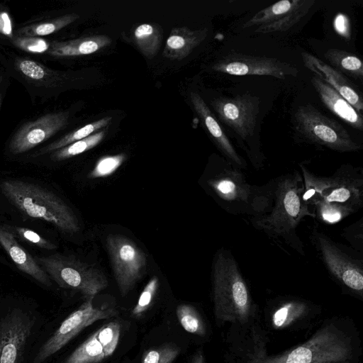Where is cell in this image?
<instances>
[{"label":"cell","instance_id":"1","mask_svg":"<svg viewBox=\"0 0 363 363\" xmlns=\"http://www.w3.org/2000/svg\"><path fill=\"white\" fill-rule=\"evenodd\" d=\"M228 340L230 363H359L362 354L357 327L342 315L322 320L307 340L276 354L267 352L269 338L261 324Z\"/></svg>","mask_w":363,"mask_h":363},{"label":"cell","instance_id":"2","mask_svg":"<svg viewBox=\"0 0 363 363\" xmlns=\"http://www.w3.org/2000/svg\"><path fill=\"white\" fill-rule=\"evenodd\" d=\"M212 301L216 324H230L229 333H248L260 323L258 305L250 287L230 250L219 249L214 257Z\"/></svg>","mask_w":363,"mask_h":363},{"label":"cell","instance_id":"3","mask_svg":"<svg viewBox=\"0 0 363 363\" xmlns=\"http://www.w3.org/2000/svg\"><path fill=\"white\" fill-rule=\"evenodd\" d=\"M272 204L270 211L249 218L250 224L272 239L283 241L305 257L304 246L296 230L307 217L315 216L303 200L301 174L295 170L272 179Z\"/></svg>","mask_w":363,"mask_h":363},{"label":"cell","instance_id":"4","mask_svg":"<svg viewBox=\"0 0 363 363\" xmlns=\"http://www.w3.org/2000/svg\"><path fill=\"white\" fill-rule=\"evenodd\" d=\"M48 318L35 306L0 302V363H29Z\"/></svg>","mask_w":363,"mask_h":363},{"label":"cell","instance_id":"5","mask_svg":"<svg viewBox=\"0 0 363 363\" xmlns=\"http://www.w3.org/2000/svg\"><path fill=\"white\" fill-rule=\"evenodd\" d=\"M206 185L228 213L250 218L268 213L272 204V182L258 186L249 183L241 169L224 161Z\"/></svg>","mask_w":363,"mask_h":363},{"label":"cell","instance_id":"6","mask_svg":"<svg viewBox=\"0 0 363 363\" xmlns=\"http://www.w3.org/2000/svg\"><path fill=\"white\" fill-rule=\"evenodd\" d=\"M303 200L311 207L317 202L358 211L363 205V171L361 167L342 164L331 176H320L300 164Z\"/></svg>","mask_w":363,"mask_h":363},{"label":"cell","instance_id":"7","mask_svg":"<svg viewBox=\"0 0 363 363\" xmlns=\"http://www.w3.org/2000/svg\"><path fill=\"white\" fill-rule=\"evenodd\" d=\"M4 196L23 214L54 225L67 233L79 231L72 210L59 196L35 184L6 179L0 184Z\"/></svg>","mask_w":363,"mask_h":363},{"label":"cell","instance_id":"8","mask_svg":"<svg viewBox=\"0 0 363 363\" xmlns=\"http://www.w3.org/2000/svg\"><path fill=\"white\" fill-rule=\"evenodd\" d=\"M309 239L329 276L342 291L362 301V253L334 241L318 228L311 230Z\"/></svg>","mask_w":363,"mask_h":363},{"label":"cell","instance_id":"9","mask_svg":"<svg viewBox=\"0 0 363 363\" xmlns=\"http://www.w3.org/2000/svg\"><path fill=\"white\" fill-rule=\"evenodd\" d=\"M89 298L55 327L48 323L35 343L29 363H50L72 340L94 323L118 315L113 308H101Z\"/></svg>","mask_w":363,"mask_h":363},{"label":"cell","instance_id":"10","mask_svg":"<svg viewBox=\"0 0 363 363\" xmlns=\"http://www.w3.org/2000/svg\"><path fill=\"white\" fill-rule=\"evenodd\" d=\"M34 258L59 286L79 291L85 299L94 298L108 286L100 270L76 259L58 254Z\"/></svg>","mask_w":363,"mask_h":363},{"label":"cell","instance_id":"11","mask_svg":"<svg viewBox=\"0 0 363 363\" xmlns=\"http://www.w3.org/2000/svg\"><path fill=\"white\" fill-rule=\"evenodd\" d=\"M263 313L268 330L295 333L313 329L318 324L323 308L302 297L278 296L266 302Z\"/></svg>","mask_w":363,"mask_h":363},{"label":"cell","instance_id":"12","mask_svg":"<svg viewBox=\"0 0 363 363\" xmlns=\"http://www.w3.org/2000/svg\"><path fill=\"white\" fill-rule=\"evenodd\" d=\"M294 121L296 130L311 143L340 152L362 149L344 127L310 104L296 109Z\"/></svg>","mask_w":363,"mask_h":363},{"label":"cell","instance_id":"13","mask_svg":"<svg viewBox=\"0 0 363 363\" xmlns=\"http://www.w3.org/2000/svg\"><path fill=\"white\" fill-rule=\"evenodd\" d=\"M106 248L120 293L125 296L145 273L147 257L133 240L120 235H109Z\"/></svg>","mask_w":363,"mask_h":363},{"label":"cell","instance_id":"14","mask_svg":"<svg viewBox=\"0 0 363 363\" xmlns=\"http://www.w3.org/2000/svg\"><path fill=\"white\" fill-rule=\"evenodd\" d=\"M211 104L220 120L230 127L242 140L254 134L259 109V100L250 94L233 98L220 97Z\"/></svg>","mask_w":363,"mask_h":363},{"label":"cell","instance_id":"15","mask_svg":"<svg viewBox=\"0 0 363 363\" xmlns=\"http://www.w3.org/2000/svg\"><path fill=\"white\" fill-rule=\"evenodd\" d=\"M211 69L230 75L271 76L281 79L298 73L296 67L276 58L241 53L227 55L216 61Z\"/></svg>","mask_w":363,"mask_h":363},{"label":"cell","instance_id":"16","mask_svg":"<svg viewBox=\"0 0 363 363\" xmlns=\"http://www.w3.org/2000/svg\"><path fill=\"white\" fill-rule=\"evenodd\" d=\"M312 0H282L266 7L243 24V28L256 27L255 33L285 31L297 23L312 7Z\"/></svg>","mask_w":363,"mask_h":363},{"label":"cell","instance_id":"17","mask_svg":"<svg viewBox=\"0 0 363 363\" xmlns=\"http://www.w3.org/2000/svg\"><path fill=\"white\" fill-rule=\"evenodd\" d=\"M120 335L118 321L103 325L58 363H99L115 352Z\"/></svg>","mask_w":363,"mask_h":363},{"label":"cell","instance_id":"18","mask_svg":"<svg viewBox=\"0 0 363 363\" xmlns=\"http://www.w3.org/2000/svg\"><path fill=\"white\" fill-rule=\"evenodd\" d=\"M69 112L60 111L44 115L24 124L13 136L9 149L18 155L27 152L65 128L68 123Z\"/></svg>","mask_w":363,"mask_h":363},{"label":"cell","instance_id":"19","mask_svg":"<svg viewBox=\"0 0 363 363\" xmlns=\"http://www.w3.org/2000/svg\"><path fill=\"white\" fill-rule=\"evenodd\" d=\"M301 57L305 67L313 72L315 77L331 86L359 113L362 111L361 95L343 74L310 53L302 52Z\"/></svg>","mask_w":363,"mask_h":363},{"label":"cell","instance_id":"20","mask_svg":"<svg viewBox=\"0 0 363 363\" xmlns=\"http://www.w3.org/2000/svg\"><path fill=\"white\" fill-rule=\"evenodd\" d=\"M190 99L203 126L227 161L241 169H245L247 167L245 160L238 153L202 97L198 93L191 91Z\"/></svg>","mask_w":363,"mask_h":363},{"label":"cell","instance_id":"21","mask_svg":"<svg viewBox=\"0 0 363 363\" xmlns=\"http://www.w3.org/2000/svg\"><path fill=\"white\" fill-rule=\"evenodd\" d=\"M0 245L3 247L16 266L35 281L45 286L51 287L52 280L42 267L21 245L14 235L0 224Z\"/></svg>","mask_w":363,"mask_h":363},{"label":"cell","instance_id":"22","mask_svg":"<svg viewBox=\"0 0 363 363\" xmlns=\"http://www.w3.org/2000/svg\"><path fill=\"white\" fill-rule=\"evenodd\" d=\"M311 83L323 104L335 115L349 125L359 130L363 129V118L341 95L316 77Z\"/></svg>","mask_w":363,"mask_h":363},{"label":"cell","instance_id":"23","mask_svg":"<svg viewBox=\"0 0 363 363\" xmlns=\"http://www.w3.org/2000/svg\"><path fill=\"white\" fill-rule=\"evenodd\" d=\"M206 28L191 30L183 26L172 29L162 52L171 60H182L186 57L207 37Z\"/></svg>","mask_w":363,"mask_h":363},{"label":"cell","instance_id":"24","mask_svg":"<svg viewBox=\"0 0 363 363\" xmlns=\"http://www.w3.org/2000/svg\"><path fill=\"white\" fill-rule=\"evenodd\" d=\"M111 38L106 35H94L68 41H53L48 52L55 57L90 55L108 46Z\"/></svg>","mask_w":363,"mask_h":363},{"label":"cell","instance_id":"25","mask_svg":"<svg viewBox=\"0 0 363 363\" xmlns=\"http://www.w3.org/2000/svg\"><path fill=\"white\" fill-rule=\"evenodd\" d=\"M163 32L157 24L143 23L133 32V40L139 51L147 59L155 57L160 48Z\"/></svg>","mask_w":363,"mask_h":363},{"label":"cell","instance_id":"26","mask_svg":"<svg viewBox=\"0 0 363 363\" xmlns=\"http://www.w3.org/2000/svg\"><path fill=\"white\" fill-rule=\"evenodd\" d=\"M111 119L112 118L111 116H106L99 120L88 123L83 127L69 133L60 139L49 144L37 152L33 156H40L48 152H55L72 143L86 138L108 126L111 123Z\"/></svg>","mask_w":363,"mask_h":363},{"label":"cell","instance_id":"27","mask_svg":"<svg viewBox=\"0 0 363 363\" xmlns=\"http://www.w3.org/2000/svg\"><path fill=\"white\" fill-rule=\"evenodd\" d=\"M325 58L330 66L340 72L355 79L363 78V65L362 60L356 55L339 49H329L324 54Z\"/></svg>","mask_w":363,"mask_h":363},{"label":"cell","instance_id":"28","mask_svg":"<svg viewBox=\"0 0 363 363\" xmlns=\"http://www.w3.org/2000/svg\"><path fill=\"white\" fill-rule=\"evenodd\" d=\"M176 314L178 321L186 332L202 337L208 335L207 325L194 306L189 304L179 305Z\"/></svg>","mask_w":363,"mask_h":363},{"label":"cell","instance_id":"29","mask_svg":"<svg viewBox=\"0 0 363 363\" xmlns=\"http://www.w3.org/2000/svg\"><path fill=\"white\" fill-rule=\"evenodd\" d=\"M79 18L76 13L66 14L49 21L31 24L21 28L18 33L22 37H37L54 33Z\"/></svg>","mask_w":363,"mask_h":363},{"label":"cell","instance_id":"30","mask_svg":"<svg viewBox=\"0 0 363 363\" xmlns=\"http://www.w3.org/2000/svg\"><path fill=\"white\" fill-rule=\"evenodd\" d=\"M106 133L107 128H103L86 138L72 143L55 151L51 157L53 160L60 161L85 152L98 145L103 140Z\"/></svg>","mask_w":363,"mask_h":363},{"label":"cell","instance_id":"31","mask_svg":"<svg viewBox=\"0 0 363 363\" xmlns=\"http://www.w3.org/2000/svg\"><path fill=\"white\" fill-rule=\"evenodd\" d=\"M18 70L26 78L36 82H51L57 73L47 69L38 62L19 58L16 62Z\"/></svg>","mask_w":363,"mask_h":363},{"label":"cell","instance_id":"32","mask_svg":"<svg viewBox=\"0 0 363 363\" xmlns=\"http://www.w3.org/2000/svg\"><path fill=\"white\" fill-rule=\"evenodd\" d=\"M181 349L175 343H165L144 352L141 363H173Z\"/></svg>","mask_w":363,"mask_h":363},{"label":"cell","instance_id":"33","mask_svg":"<svg viewBox=\"0 0 363 363\" xmlns=\"http://www.w3.org/2000/svg\"><path fill=\"white\" fill-rule=\"evenodd\" d=\"M125 159L126 155L124 153L101 157L91 171L89 177L102 178L110 176L122 165Z\"/></svg>","mask_w":363,"mask_h":363},{"label":"cell","instance_id":"34","mask_svg":"<svg viewBox=\"0 0 363 363\" xmlns=\"http://www.w3.org/2000/svg\"><path fill=\"white\" fill-rule=\"evenodd\" d=\"M159 287L157 277H152L142 291L139 298L133 308L131 313L136 318H140L151 305Z\"/></svg>","mask_w":363,"mask_h":363},{"label":"cell","instance_id":"35","mask_svg":"<svg viewBox=\"0 0 363 363\" xmlns=\"http://www.w3.org/2000/svg\"><path fill=\"white\" fill-rule=\"evenodd\" d=\"M341 236L350 245L351 248L363 252V218L345 228L341 233Z\"/></svg>","mask_w":363,"mask_h":363},{"label":"cell","instance_id":"36","mask_svg":"<svg viewBox=\"0 0 363 363\" xmlns=\"http://www.w3.org/2000/svg\"><path fill=\"white\" fill-rule=\"evenodd\" d=\"M13 43L20 49L33 53H43L50 48L45 40L38 37H17L13 40Z\"/></svg>","mask_w":363,"mask_h":363},{"label":"cell","instance_id":"37","mask_svg":"<svg viewBox=\"0 0 363 363\" xmlns=\"http://www.w3.org/2000/svg\"><path fill=\"white\" fill-rule=\"evenodd\" d=\"M14 231L16 234L23 240L37 246L38 247L43 248L48 250H52L57 248V246L52 242L45 240L36 232L31 229L23 227H14Z\"/></svg>","mask_w":363,"mask_h":363},{"label":"cell","instance_id":"38","mask_svg":"<svg viewBox=\"0 0 363 363\" xmlns=\"http://www.w3.org/2000/svg\"><path fill=\"white\" fill-rule=\"evenodd\" d=\"M334 28L340 35L346 38H350V22L345 15L339 13L335 16Z\"/></svg>","mask_w":363,"mask_h":363},{"label":"cell","instance_id":"39","mask_svg":"<svg viewBox=\"0 0 363 363\" xmlns=\"http://www.w3.org/2000/svg\"><path fill=\"white\" fill-rule=\"evenodd\" d=\"M0 33L9 38L13 36L12 23L9 15L6 11L0 12Z\"/></svg>","mask_w":363,"mask_h":363},{"label":"cell","instance_id":"40","mask_svg":"<svg viewBox=\"0 0 363 363\" xmlns=\"http://www.w3.org/2000/svg\"><path fill=\"white\" fill-rule=\"evenodd\" d=\"M190 363H206L203 352L201 348L196 350L193 354Z\"/></svg>","mask_w":363,"mask_h":363},{"label":"cell","instance_id":"41","mask_svg":"<svg viewBox=\"0 0 363 363\" xmlns=\"http://www.w3.org/2000/svg\"><path fill=\"white\" fill-rule=\"evenodd\" d=\"M1 95L0 94V109H1Z\"/></svg>","mask_w":363,"mask_h":363}]
</instances>
